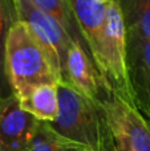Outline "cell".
<instances>
[{
  "instance_id": "277c9868",
  "label": "cell",
  "mask_w": 150,
  "mask_h": 151,
  "mask_svg": "<svg viewBox=\"0 0 150 151\" xmlns=\"http://www.w3.org/2000/svg\"><path fill=\"white\" fill-rule=\"evenodd\" d=\"M17 20L28 27L37 44L41 47L58 82L63 81L66 56L73 44L61 24L39 7L33 0H13Z\"/></svg>"
},
{
  "instance_id": "8fae6325",
  "label": "cell",
  "mask_w": 150,
  "mask_h": 151,
  "mask_svg": "<svg viewBox=\"0 0 150 151\" xmlns=\"http://www.w3.org/2000/svg\"><path fill=\"white\" fill-rule=\"evenodd\" d=\"M128 32L150 41V0H116Z\"/></svg>"
},
{
  "instance_id": "4fadbf2b",
  "label": "cell",
  "mask_w": 150,
  "mask_h": 151,
  "mask_svg": "<svg viewBox=\"0 0 150 151\" xmlns=\"http://www.w3.org/2000/svg\"><path fill=\"white\" fill-rule=\"evenodd\" d=\"M15 21H17V16L13 0H0V99L13 94L5 73L4 50L9 29L15 24Z\"/></svg>"
},
{
  "instance_id": "9c48e42d",
  "label": "cell",
  "mask_w": 150,
  "mask_h": 151,
  "mask_svg": "<svg viewBox=\"0 0 150 151\" xmlns=\"http://www.w3.org/2000/svg\"><path fill=\"white\" fill-rule=\"evenodd\" d=\"M79 29L85 40L90 58L94 63L98 55L104 24H105L106 3L100 0H68Z\"/></svg>"
},
{
  "instance_id": "52a82bcc",
  "label": "cell",
  "mask_w": 150,
  "mask_h": 151,
  "mask_svg": "<svg viewBox=\"0 0 150 151\" xmlns=\"http://www.w3.org/2000/svg\"><path fill=\"white\" fill-rule=\"evenodd\" d=\"M40 122L21 109L15 94L0 99V151H28Z\"/></svg>"
},
{
  "instance_id": "ba28073f",
  "label": "cell",
  "mask_w": 150,
  "mask_h": 151,
  "mask_svg": "<svg viewBox=\"0 0 150 151\" xmlns=\"http://www.w3.org/2000/svg\"><path fill=\"white\" fill-rule=\"evenodd\" d=\"M61 82L72 86L88 98L98 102L109 97L93 60L76 42L69 47Z\"/></svg>"
},
{
  "instance_id": "7a4b0ae2",
  "label": "cell",
  "mask_w": 150,
  "mask_h": 151,
  "mask_svg": "<svg viewBox=\"0 0 150 151\" xmlns=\"http://www.w3.org/2000/svg\"><path fill=\"white\" fill-rule=\"evenodd\" d=\"M4 64L8 82L17 98L27 96L32 89L45 83H58L44 50L28 27L15 21L9 29L4 50Z\"/></svg>"
},
{
  "instance_id": "6da1fadb",
  "label": "cell",
  "mask_w": 150,
  "mask_h": 151,
  "mask_svg": "<svg viewBox=\"0 0 150 151\" xmlns=\"http://www.w3.org/2000/svg\"><path fill=\"white\" fill-rule=\"evenodd\" d=\"M58 111L50 127L90 151H116L101 102L64 82L57 83Z\"/></svg>"
},
{
  "instance_id": "30bf717a",
  "label": "cell",
  "mask_w": 150,
  "mask_h": 151,
  "mask_svg": "<svg viewBox=\"0 0 150 151\" xmlns=\"http://www.w3.org/2000/svg\"><path fill=\"white\" fill-rule=\"evenodd\" d=\"M23 110L41 122H53L58 111L57 83H45L19 98Z\"/></svg>"
},
{
  "instance_id": "8992f818",
  "label": "cell",
  "mask_w": 150,
  "mask_h": 151,
  "mask_svg": "<svg viewBox=\"0 0 150 151\" xmlns=\"http://www.w3.org/2000/svg\"><path fill=\"white\" fill-rule=\"evenodd\" d=\"M126 76L133 106L150 123V41L128 31Z\"/></svg>"
},
{
  "instance_id": "5b68a950",
  "label": "cell",
  "mask_w": 150,
  "mask_h": 151,
  "mask_svg": "<svg viewBox=\"0 0 150 151\" xmlns=\"http://www.w3.org/2000/svg\"><path fill=\"white\" fill-rule=\"evenodd\" d=\"M116 151H150V123L116 96L101 101Z\"/></svg>"
},
{
  "instance_id": "7c38bea8",
  "label": "cell",
  "mask_w": 150,
  "mask_h": 151,
  "mask_svg": "<svg viewBox=\"0 0 150 151\" xmlns=\"http://www.w3.org/2000/svg\"><path fill=\"white\" fill-rule=\"evenodd\" d=\"M28 151H90L88 147L56 133L48 122H40Z\"/></svg>"
},
{
  "instance_id": "3957f363",
  "label": "cell",
  "mask_w": 150,
  "mask_h": 151,
  "mask_svg": "<svg viewBox=\"0 0 150 151\" xmlns=\"http://www.w3.org/2000/svg\"><path fill=\"white\" fill-rule=\"evenodd\" d=\"M94 65L109 96H116L133 106L126 76V29L116 0L106 3L102 39Z\"/></svg>"
},
{
  "instance_id": "5bb4252c",
  "label": "cell",
  "mask_w": 150,
  "mask_h": 151,
  "mask_svg": "<svg viewBox=\"0 0 150 151\" xmlns=\"http://www.w3.org/2000/svg\"><path fill=\"white\" fill-rule=\"evenodd\" d=\"M100 1H102V3H106V1H109V0H100Z\"/></svg>"
}]
</instances>
